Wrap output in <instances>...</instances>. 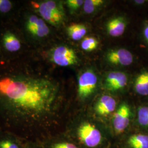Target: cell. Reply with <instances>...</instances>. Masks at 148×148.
Wrapping results in <instances>:
<instances>
[{"mask_svg":"<svg viewBox=\"0 0 148 148\" xmlns=\"http://www.w3.org/2000/svg\"><path fill=\"white\" fill-rule=\"evenodd\" d=\"M59 86L50 79L25 72L0 74L1 128L32 140L57 109Z\"/></svg>","mask_w":148,"mask_h":148,"instance_id":"1","label":"cell"},{"mask_svg":"<svg viewBox=\"0 0 148 148\" xmlns=\"http://www.w3.org/2000/svg\"><path fill=\"white\" fill-rule=\"evenodd\" d=\"M65 133L80 148H106L111 134L95 123L87 120L69 128Z\"/></svg>","mask_w":148,"mask_h":148,"instance_id":"2","label":"cell"},{"mask_svg":"<svg viewBox=\"0 0 148 148\" xmlns=\"http://www.w3.org/2000/svg\"><path fill=\"white\" fill-rule=\"evenodd\" d=\"M33 7L41 18L55 27H60L66 19L65 12L61 1L46 0L32 2Z\"/></svg>","mask_w":148,"mask_h":148,"instance_id":"3","label":"cell"},{"mask_svg":"<svg viewBox=\"0 0 148 148\" xmlns=\"http://www.w3.org/2000/svg\"><path fill=\"white\" fill-rule=\"evenodd\" d=\"M132 112L128 104L123 102L114 112L112 117V128L114 134L124 135L129 126Z\"/></svg>","mask_w":148,"mask_h":148,"instance_id":"4","label":"cell"},{"mask_svg":"<svg viewBox=\"0 0 148 148\" xmlns=\"http://www.w3.org/2000/svg\"><path fill=\"white\" fill-rule=\"evenodd\" d=\"M49 59L53 63L63 67L75 65L79 58L74 49L66 46L60 45L54 48L49 53Z\"/></svg>","mask_w":148,"mask_h":148,"instance_id":"5","label":"cell"},{"mask_svg":"<svg viewBox=\"0 0 148 148\" xmlns=\"http://www.w3.org/2000/svg\"><path fill=\"white\" fill-rule=\"evenodd\" d=\"M98 77L91 70L81 73L78 78L77 94L81 99L85 100L92 95L97 87Z\"/></svg>","mask_w":148,"mask_h":148,"instance_id":"6","label":"cell"},{"mask_svg":"<svg viewBox=\"0 0 148 148\" xmlns=\"http://www.w3.org/2000/svg\"><path fill=\"white\" fill-rule=\"evenodd\" d=\"M36 141L42 148H80L65 133L48 136Z\"/></svg>","mask_w":148,"mask_h":148,"instance_id":"7","label":"cell"},{"mask_svg":"<svg viewBox=\"0 0 148 148\" xmlns=\"http://www.w3.org/2000/svg\"><path fill=\"white\" fill-rule=\"evenodd\" d=\"M25 28L32 36L38 38L46 37L50 33V29L42 18L35 14L27 16Z\"/></svg>","mask_w":148,"mask_h":148,"instance_id":"8","label":"cell"},{"mask_svg":"<svg viewBox=\"0 0 148 148\" xmlns=\"http://www.w3.org/2000/svg\"><path fill=\"white\" fill-rule=\"evenodd\" d=\"M106 58L109 63L118 66H128L133 62L132 54L125 48L111 49L106 54Z\"/></svg>","mask_w":148,"mask_h":148,"instance_id":"9","label":"cell"},{"mask_svg":"<svg viewBox=\"0 0 148 148\" xmlns=\"http://www.w3.org/2000/svg\"><path fill=\"white\" fill-rule=\"evenodd\" d=\"M27 140L0 128V148H24Z\"/></svg>","mask_w":148,"mask_h":148,"instance_id":"10","label":"cell"},{"mask_svg":"<svg viewBox=\"0 0 148 148\" xmlns=\"http://www.w3.org/2000/svg\"><path fill=\"white\" fill-rule=\"evenodd\" d=\"M116 106V101L114 97L111 95H103L95 103L94 110L99 116H108L115 111Z\"/></svg>","mask_w":148,"mask_h":148,"instance_id":"11","label":"cell"},{"mask_svg":"<svg viewBox=\"0 0 148 148\" xmlns=\"http://www.w3.org/2000/svg\"><path fill=\"white\" fill-rule=\"evenodd\" d=\"M127 75L121 71H111L107 75L105 79V87L110 91H117L124 88L127 84Z\"/></svg>","mask_w":148,"mask_h":148,"instance_id":"12","label":"cell"},{"mask_svg":"<svg viewBox=\"0 0 148 148\" xmlns=\"http://www.w3.org/2000/svg\"><path fill=\"white\" fill-rule=\"evenodd\" d=\"M120 148H148V135L134 133L123 138Z\"/></svg>","mask_w":148,"mask_h":148,"instance_id":"13","label":"cell"},{"mask_svg":"<svg viewBox=\"0 0 148 148\" xmlns=\"http://www.w3.org/2000/svg\"><path fill=\"white\" fill-rule=\"evenodd\" d=\"M126 22L121 16H117L110 19L106 24V30L112 37H119L125 32Z\"/></svg>","mask_w":148,"mask_h":148,"instance_id":"14","label":"cell"},{"mask_svg":"<svg viewBox=\"0 0 148 148\" xmlns=\"http://www.w3.org/2000/svg\"><path fill=\"white\" fill-rule=\"evenodd\" d=\"M2 44L5 50L10 52H16L21 48V42L16 35L7 31L2 38Z\"/></svg>","mask_w":148,"mask_h":148,"instance_id":"15","label":"cell"},{"mask_svg":"<svg viewBox=\"0 0 148 148\" xmlns=\"http://www.w3.org/2000/svg\"><path fill=\"white\" fill-rule=\"evenodd\" d=\"M134 86L135 91L138 95H148V71L139 74L135 80Z\"/></svg>","mask_w":148,"mask_h":148,"instance_id":"16","label":"cell"},{"mask_svg":"<svg viewBox=\"0 0 148 148\" xmlns=\"http://www.w3.org/2000/svg\"><path fill=\"white\" fill-rule=\"evenodd\" d=\"M69 37L74 41H79L84 37L87 33V27L82 24H73L66 28Z\"/></svg>","mask_w":148,"mask_h":148,"instance_id":"17","label":"cell"},{"mask_svg":"<svg viewBox=\"0 0 148 148\" xmlns=\"http://www.w3.org/2000/svg\"><path fill=\"white\" fill-rule=\"evenodd\" d=\"M137 121L140 126L148 128V106H142L138 108Z\"/></svg>","mask_w":148,"mask_h":148,"instance_id":"18","label":"cell"},{"mask_svg":"<svg viewBox=\"0 0 148 148\" xmlns=\"http://www.w3.org/2000/svg\"><path fill=\"white\" fill-rule=\"evenodd\" d=\"M104 3L103 0H85L83 5L84 11L86 14H91Z\"/></svg>","mask_w":148,"mask_h":148,"instance_id":"19","label":"cell"},{"mask_svg":"<svg viewBox=\"0 0 148 148\" xmlns=\"http://www.w3.org/2000/svg\"><path fill=\"white\" fill-rule=\"evenodd\" d=\"M99 45L98 41L93 37H86L82 41L81 47L86 52H91L95 50Z\"/></svg>","mask_w":148,"mask_h":148,"instance_id":"20","label":"cell"},{"mask_svg":"<svg viewBox=\"0 0 148 148\" xmlns=\"http://www.w3.org/2000/svg\"><path fill=\"white\" fill-rule=\"evenodd\" d=\"M65 3L71 12L77 11L81 6L84 5L83 0H67Z\"/></svg>","mask_w":148,"mask_h":148,"instance_id":"21","label":"cell"},{"mask_svg":"<svg viewBox=\"0 0 148 148\" xmlns=\"http://www.w3.org/2000/svg\"><path fill=\"white\" fill-rule=\"evenodd\" d=\"M13 7L12 2L10 0H0V13H7L11 11Z\"/></svg>","mask_w":148,"mask_h":148,"instance_id":"22","label":"cell"},{"mask_svg":"<svg viewBox=\"0 0 148 148\" xmlns=\"http://www.w3.org/2000/svg\"><path fill=\"white\" fill-rule=\"evenodd\" d=\"M24 148H42L37 141L27 140Z\"/></svg>","mask_w":148,"mask_h":148,"instance_id":"23","label":"cell"},{"mask_svg":"<svg viewBox=\"0 0 148 148\" xmlns=\"http://www.w3.org/2000/svg\"><path fill=\"white\" fill-rule=\"evenodd\" d=\"M143 35L145 40L148 42V24H147L144 28Z\"/></svg>","mask_w":148,"mask_h":148,"instance_id":"24","label":"cell"},{"mask_svg":"<svg viewBox=\"0 0 148 148\" xmlns=\"http://www.w3.org/2000/svg\"><path fill=\"white\" fill-rule=\"evenodd\" d=\"M145 1H144V0H142V1H135V2L137 3V4H139V5H141V4H143Z\"/></svg>","mask_w":148,"mask_h":148,"instance_id":"25","label":"cell"}]
</instances>
